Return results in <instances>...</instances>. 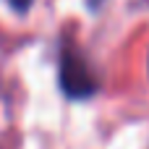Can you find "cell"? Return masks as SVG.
I'll return each mask as SVG.
<instances>
[{
    "mask_svg": "<svg viewBox=\"0 0 149 149\" xmlns=\"http://www.w3.org/2000/svg\"><path fill=\"white\" fill-rule=\"evenodd\" d=\"M5 3H8L13 10H18V13H26V10L31 8V3H34V0H5Z\"/></svg>",
    "mask_w": 149,
    "mask_h": 149,
    "instance_id": "obj_2",
    "label": "cell"
},
{
    "mask_svg": "<svg viewBox=\"0 0 149 149\" xmlns=\"http://www.w3.org/2000/svg\"><path fill=\"white\" fill-rule=\"evenodd\" d=\"M60 86L71 100H86L97 92V81H94L92 68L71 47H65L60 55Z\"/></svg>",
    "mask_w": 149,
    "mask_h": 149,
    "instance_id": "obj_1",
    "label": "cell"
}]
</instances>
